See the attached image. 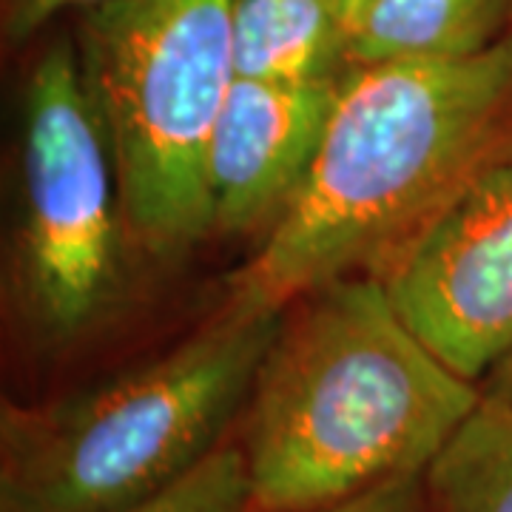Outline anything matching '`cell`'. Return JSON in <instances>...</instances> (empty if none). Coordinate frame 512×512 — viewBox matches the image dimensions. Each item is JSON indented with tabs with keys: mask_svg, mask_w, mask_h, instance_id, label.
I'll list each match as a JSON object with an SVG mask.
<instances>
[{
	"mask_svg": "<svg viewBox=\"0 0 512 512\" xmlns=\"http://www.w3.org/2000/svg\"><path fill=\"white\" fill-rule=\"evenodd\" d=\"M512 143V35L467 60L350 63L296 200L228 276L225 308L285 311L376 274Z\"/></svg>",
	"mask_w": 512,
	"mask_h": 512,
	"instance_id": "1",
	"label": "cell"
},
{
	"mask_svg": "<svg viewBox=\"0 0 512 512\" xmlns=\"http://www.w3.org/2000/svg\"><path fill=\"white\" fill-rule=\"evenodd\" d=\"M478 402L379 276L319 285L282 313L239 419L251 510H322L421 476Z\"/></svg>",
	"mask_w": 512,
	"mask_h": 512,
	"instance_id": "2",
	"label": "cell"
},
{
	"mask_svg": "<svg viewBox=\"0 0 512 512\" xmlns=\"http://www.w3.org/2000/svg\"><path fill=\"white\" fill-rule=\"evenodd\" d=\"M285 311L222 308L163 356L0 407V512H123L214 456L245 413Z\"/></svg>",
	"mask_w": 512,
	"mask_h": 512,
	"instance_id": "3",
	"label": "cell"
},
{
	"mask_svg": "<svg viewBox=\"0 0 512 512\" xmlns=\"http://www.w3.org/2000/svg\"><path fill=\"white\" fill-rule=\"evenodd\" d=\"M72 40L137 251L188 254L214 234L205 157L237 80L231 0H100Z\"/></svg>",
	"mask_w": 512,
	"mask_h": 512,
	"instance_id": "4",
	"label": "cell"
},
{
	"mask_svg": "<svg viewBox=\"0 0 512 512\" xmlns=\"http://www.w3.org/2000/svg\"><path fill=\"white\" fill-rule=\"evenodd\" d=\"M117 171L83 89L72 35H57L23 83L9 311L40 350L83 342L123 311L131 254Z\"/></svg>",
	"mask_w": 512,
	"mask_h": 512,
	"instance_id": "5",
	"label": "cell"
},
{
	"mask_svg": "<svg viewBox=\"0 0 512 512\" xmlns=\"http://www.w3.org/2000/svg\"><path fill=\"white\" fill-rule=\"evenodd\" d=\"M373 276L444 365L484 382L512 353V143Z\"/></svg>",
	"mask_w": 512,
	"mask_h": 512,
	"instance_id": "6",
	"label": "cell"
},
{
	"mask_svg": "<svg viewBox=\"0 0 512 512\" xmlns=\"http://www.w3.org/2000/svg\"><path fill=\"white\" fill-rule=\"evenodd\" d=\"M339 77L234 80L205 157L214 231L268 234L288 211L325 140Z\"/></svg>",
	"mask_w": 512,
	"mask_h": 512,
	"instance_id": "7",
	"label": "cell"
},
{
	"mask_svg": "<svg viewBox=\"0 0 512 512\" xmlns=\"http://www.w3.org/2000/svg\"><path fill=\"white\" fill-rule=\"evenodd\" d=\"M237 77L316 83L350 66L342 0H231Z\"/></svg>",
	"mask_w": 512,
	"mask_h": 512,
	"instance_id": "8",
	"label": "cell"
},
{
	"mask_svg": "<svg viewBox=\"0 0 512 512\" xmlns=\"http://www.w3.org/2000/svg\"><path fill=\"white\" fill-rule=\"evenodd\" d=\"M512 35V0H373L350 32V63L467 60Z\"/></svg>",
	"mask_w": 512,
	"mask_h": 512,
	"instance_id": "9",
	"label": "cell"
},
{
	"mask_svg": "<svg viewBox=\"0 0 512 512\" xmlns=\"http://www.w3.org/2000/svg\"><path fill=\"white\" fill-rule=\"evenodd\" d=\"M424 476L439 512H512V402L481 393Z\"/></svg>",
	"mask_w": 512,
	"mask_h": 512,
	"instance_id": "10",
	"label": "cell"
},
{
	"mask_svg": "<svg viewBox=\"0 0 512 512\" xmlns=\"http://www.w3.org/2000/svg\"><path fill=\"white\" fill-rule=\"evenodd\" d=\"M123 512H251V481L237 439L168 490Z\"/></svg>",
	"mask_w": 512,
	"mask_h": 512,
	"instance_id": "11",
	"label": "cell"
},
{
	"mask_svg": "<svg viewBox=\"0 0 512 512\" xmlns=\"http://www.w3.org/2000/svg\"><path fill=\"white\" fill-rule=\"evenodd\" d=\"M256 512V510H251ZM308 512H439L433 504V495L427 487V476L393 478L387 484H379L367 493L348 498L342 504L322 507Z\"/></svg>",
	"mask_w": 512,
	"mask_h": 512,
	"instance_id": "12",
	"label": "cell"
},
{
	"mask_svg": "<svg viewBox=\"0 0 512 512\" xmlns=\"http://www.w3.org/2000/svg\"><path fill=\"white\" fill-rule=\"evenodd\" d=\"M100 0H0V29L9 46H23L63 12H83Z\"/></svg>",
	"mask_w": 512,
	"mask_h": 512,
	"instance_id": "13",
	"label": "cell"
},
{
	"mask_svg": "<svg viewBox=\"0 0 512 512\" xmlns=\"http://www.w3.org/2000/svg\"><path fill=\"white\" fill-rule=\"evenodd\" d=\"M481 393L484 396H493V399L512 402V353L481 382Z\"/></svg>",
	"mask_w": 512,
	"mask_h": 512,
	"instance_id": "14",
	"label": "cell"
},
{
	"mask_svg": "<svg viewBox=\"0 0 512 512\" xmlns=\"http://www.w3.org/2000/svg\"><path fill=\"white\" fill-rule=\"evenodd\" d=\"M373 0H342V12H345V20H348V29L353 32V26L359 23V18L365 15V9Z\"/></svg>",
	"mask_w": 512,
	"mask_h": 512,
	"instance_id": "15",
	"label": "cell"
}]
</instances>
